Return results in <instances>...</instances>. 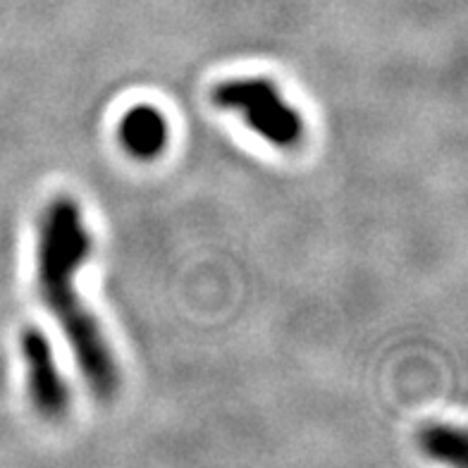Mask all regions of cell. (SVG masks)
<instances>
[{
    "mask_svg": "<svg viewBox=\"0 0 468 468\" xmlns=\"http://www.w3.org/2000/svg\"><path fill=\"white\" fill-rule=\"evenodd\" d=\"M91 234L81 208L69 197H58L46 208L38 228L37 278L41 302L69 342L81 378L101 401H111L120 389V368L103 330L77 292V271L89 261Z\"/></svg>",
    "mask_w": 468,
    "mask_h": 468,
    "instance_id": "1",
    "label": "cell"
},
{
    "mask_svg": "<svg viewBox=\"0 0 468 468\" xmlns=\"http://www.w3.org/2000/svg\"><path fill=\"white\" fill-rule=\"evenodd\" d=\"M210 99L220 111L241 115L249 130L275 148L292 151L306 136V122L299 108L284 99L278 84L268 77L225 80L213 87Z\"/></svg>",
    "mask_w": 468,
    "mask_h": 468,
    "instance_id": "2",
    "label": "cell"
},
{
    "mask_svg": "<svg viewBox=\"0 0 468 468\" xmlns=\"http://www.w3.org/2000/svg\"><path fill=\"white\" fill-rule=\"evenodd\" d=\"M22 361L27 368V389L29 399L44 419L62 420L69 411V389L62 380L60 366L48 335L41 327H25L19 337Z\"/></svg>",
    "mask_w": 468,
    "mask_h": 468,
    "instance_id": "3",
    "label": "cell"
},
{
    "mask_svg": "<svg viewBox=\"0 0 468 468\" xmlns=\"http://www.w3.org/2000/svg\"><path fill=\"white\" fill-rule=\"evenodd\" d=\"M117 139L127 154L142 161L161 155L170 142V124L165 115L154 105H134L120 117Z\"/></svg>",
    "mask_w": 468,
    "mask_h": 468,
    "instance_id": "4",
    "label": "cell"
},
{
    "mask_svg": "<svg viewBox=\"0 0 468 468\" xmlns=\"http://www.w3.org/2000/svg\"><path fill=\"white\" fill-rule=\"evenodd\" d=\"M419 442L420 450L438 462L454 463V466H466L468 463V438L466 432L456 425H425L419 435Z\"/></svg>",
    "mask_w": 468,
    "mask_h": 468,
    "instance_id": "5",
    "label": "cell"
}]
</instances>
